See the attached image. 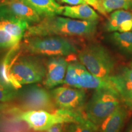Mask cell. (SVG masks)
Segmentation results:
<instances>
[{"instance_id":"1","label":"cell","mask_w":132,"mask_h":132,"mask_svg":"<svg viewBox=\"0 0 132 132\" xmlns=\"http://www.w3.org/2000/svg\"><path fill=\"white\" fill-rule=\"evenodd\" d=\"M98 20H81L57 15L42 19L29 26L24 34L25 38L48 36L87 37L95 34Z\"/></svg>"},{"instance_id":"2","label":"cell","mask_w":132,"mask_h":132,"mask_svg":"<svg viewBox=\"0 0 132 132\" xmlns=\"http://www.w3.org/2000/svg\"><path fill=\"white\" fill-rule=\"evenodd\" d=\"M78 59L92 75L103 80H109L114 72V59L100 44L87 45L79 52Z\"/></svg>"},{"instance_id":"3","label":"cell","mask_w":132,"mask_h":132,"mask_svg":"<svg viewBox=\"0 0 132 132\" xmlns=\"http://www.w3.org/2000/svg\"><path fill=\"white\" fill-rule=\"evenodd\" d=\"M120 99L115 88L95 90L85 106L87 119L99 128L102 122L120 105Z\"/></svg>"},{"instance_id":"4","label":"cell","mask_w":132,"mask_h":132,"mask_svg":"<svg viewBox=\"0 0 132 132\" xmlns=\"http://www.w3.org/2000/svg\"><path fill=\"white\" fill-rule=\"evenodd\" d=\"M23 49L29 53L48 56H72L77 53V47L73 43L59 36L25 38Z\"/></svg>"},{"instance_id":"5","label":"cell","mask_w":132,"mask_h":132,"mask_svg":"<svg viewBox=\"0 0 132 132\" xmlns=\"http://www.w3.org/2000/svg\"><path fill=\"white\" fill-rule=\"evenodd\" d=\"M11 62L10 73L13 80L22 86L40 82L46 75V68L40 59L32 56H20Z\"/></svg>"},{"instance_id":"6","label":"cell","mask_w":132,"mask_h":132,"mask_svg":"<svg viewBox=\"0 0 132 132\" xmlns=\"http://www.w3.org/2000/svg\"><path fill=\"white\" fill-rule=\"evenodd\" d=\"M64 84L82 89L114 88L110 80L95 77L87 70L81 62H69Z\"/></svg>"},{"instance_id":"7","label":"cell","mask_w":132,"mask_h":132,"mask_svg":"<svg viewBox=\"0 0 132 132\" xmlns=\"http://www.w3.org/2000/svg\"><path fill=\"white\" fill-rule=\"evenodd\" d=\"M21 108L25 111L45 110L54 113L57 110L51 93L37 85H29L18 92Z\"/></svg>"},{"instance_id":"8","label":"cell","mask_w":132,"mask_h":132,"mask_svg":"<svg viewBox=\"0 0 132 132\" xmlns=\"http://www.w3.org/2000/svg\"><path fill=\"white\" fill-rule=\"evenodd\" d=\"M56 108L70 111H85L86 93L82 89L58 87L51 91Z\"/></svg>"},{"instance_id":"9","label":"cell","mask_w":132,"mask_h":132,"mask_svg":"<svg viewBox=\"0 0 132 132\" xmlns=\"http://www.w3.org/2000/svg\"><path fill=\"white\" fill-rule=\"evenodd\" d=\"M16 118L23 120L36 131H46L57 123H68L65 116L56 112L45 110H31L18 113Z\"/></svg>"},{"instance_id":"10","label":"cell","mask_w":132,"mask_h":132,"mask_svg":"<svg viewBox=\"0 0 132 132\" xmlns=\"http://www.w3.org/2000/svg\"><path fill=\"white\" fill-rule=\"evenodd\" d=\"M0 16H9L35 24L42 18L24 0H3L0 1Z\"/></svg>"},{"instance_id":"11","label":"cell","mask_w":132,"mask_h":132,"mask_svg":"<svg viewBox=\"0 0 132 132\" xmlns=\"http://www.w3.org/2000/svg\"><path fill=\"white\" fill-rule=\"evenodd\" d=\"M109 80L118 92L123 105L132 111V68H121Z\"/></svg>"},{"instance_id":"12","label":"cell","mask_w":132,"mask_h":132,"mask_svg":"<svg viewBox=\"0 0 132 132\" xmlns=\"http://www.w3.org/2000/svg\"><path fill=\"white\" fill-rule=\"evenodd\" d=\"M68 64L67 59L62 56L52 57L48 60L44 81L47 88L52 89L64 84Z\"/></svg>"},{"instance_id":"13","label":"cell","mask_w":132,"mask_h":132,"mask_svg":"<svg viewBox=\"0 0 132 132\" xmlns=\"http://www.w3.org/2000/svg\"><path fill=\"white\" fill-rule=\"evenodd\" d=\"M108 32H128L132 30V12L125 10H117L110 15L105 24Z\"/></svg>"},{"instance_id":"14","label":"cell","mask_w":132,"mask_h":132,"mask_svg":"<svg viewBox=\"0 0 132 132\" xmlns=\"http://www.w3.org/2000/svg\"><path fill=\"white\" fill-rule=\"evenodd\" d=\"M127 108L120 104L100 125V132H120L127 116Z\"/></svg>"},{"instance_id":"15","label":"cell","mask_w":132,"mask_h":132,"mask_svg":"<svg viewBox=\"0 0 132 132\" xmlns=\"http://www.w3.org/2000/svg\"><path fill=\"white\" fill-rule=\"evenodd\" d=\"M62 15L81 20H98V15L89 4L62 6Z\"/></svg>"},{"instance_id":"16","label":"cell","mask_w":132,"mask_h":132,"mask_svg":"<svg viewBox=\"0 0 132 132\" xmlns=\"http://www.w3.org/2000/svg\"><path fill=\"white\" fill-rule=\"evenodd\" d=\"M41 17L55 16L62 14V6L55 0H24Z\"/></svg>"},{"instance_id":"17","label":"cell","mask_w":132,"mask_h":132,"mask_svg":"<svg viewBox=\"0 0 132 132\" xmlns=\"http://www.w3.org/2000/svg\"><path fill=\"white\" fill-rule=\"evenodd\" d=\"M29 26L30 23L26 21L9 16H0V28L20 40Z\"/></svg>"},{"instance_id":"18","label":"cell","mask_w":132,"mask_h":132,"mask_svg":"<svg viewBox=\"0 0 132 132\" xmlns=\"http://www.w3.org/2000/svg\"><path fill=\"white\" fill-rule=\"evenodd\" d=\"M111 39L120 50L132 56V32H114Z\"/></svg>"},{"instance_id":"19","label":"cell","mask_w":132,"mask_h":132,"mask_svg":"<svg viewBox=\"0 0 132 132\" xmlns=\"http://www.w3.org/2000/svg\"><path fill=\"white\" fill-rule=\"evenodd\" d=\"M102 5L106 14L117 10L131 9L132 0H103L102 1Z\"/></svg>"},{"instance_id":"20","label":"cell","mask_w":132,"mask_h":132,"mask_svg":"<svg viewBox=\"0 0 132 132\" xmlns=\"http://www.w3.org/2000/svg\"><path fill=\"white\" fill-rule=\"evenodd\" d=\"M98 129V127L87 119L81 122L69 123L64 132H96Z\"/></svg>"},{"instance_id":"21","label":"cell","mask_w":132,"mask_h":132,"mask_svg":"<svg viewBox=\"0 0 132 132\" xmlns=\"http://www.w3.org/2000/svg\"><path fill=\"white\" fill-rule=\"evenodd\" d=\"M20 40L0 28V48H12L20 44Z\"/></svg>"},{"instance_id":"22","label":"cell","mask_w":132,"mask_h":132,"mask_svg":"<svg viewBox=\"0 0 132 132\" xmlns=\"http://www.w3.org/2000/svg\"><path fill=\"white\" fill-rule=\"evenodd\" d=\"M18 90L7 86L0 85V102H9L17 97Z\"/></svg>"},{"instance_id":"23","label":"cell","mask_w":132,"mask_h":132,"mask_svg":"<svg viewBox=\"0 0 132 132\" xmlns=\"http://www.w3.org/2000/svg\"><path fill=\"white\" fill-rule=\"evenodd\" d=\"M87 4L93 6L94 8L103 15H106L105 11L102 7L101 0H84Z\"/></svg>"},{"instance_id":"24","label":"cell","mask_w":132,"mask_h":132,"mask_svg":"<svg viewBox=\"0 0 132 132\" xmlns=\"http://www.w3.org/2000/svg\"><path fill=\"white\" fill-rule=\"evenodd\" d=\"M64 123H57L53 125L52 127L46 130V132H64Z\"/></svg>"},{"instance_id":"25","label":"cell","mask_w":132,"mask_h":132,"mask_svg":"<svg viewBox=\"0 0 132 132\" xmlns=\"http://www.w3.org/2000/svg\"><path fill=\"white\" fill-rule=\"evenodd\" d=\"M62 3H67V4L72 5V6H77L79 4H87L84 0H61Z\"/></svg>"},{"instance_id":"26","label":"cell","mask_w":132,"mask_h":132,"mask_svg":"<svg viewBox=\"0 0 132 132\" xmlns=\"http://www.w3.org/2000/svg\"><path fill=\"white\" fill-rule=\"evenodd\" d=\"M4 109H6V105L0 103V111H3Z\"/></svg>"},{"instance_id":"27","label":"cell","mask_w":132,"mask_h":132,"mask_svg":"<svg viewBox=\"0 0 132 132\" xmlns=\"http://www.w3.org/2000/svg\"><path fill=\"white\" fill-rule=\"evenodd\" d=\"M127 132H132V123H131V126L130 127L129 129H128Z\"/></svg>"},{"instance_id":"28","label":"cell","mask_w":132,"mask_h":132,"mask_svg":"<svg viewBox=\"0 0 132 132\" xmlns=\"http://www.w3.org/2000/svg\"><path fill=\"white\" fill-rule=\"evenodd\" d=\"M3 85V84L2 83V82H1V81H0V85Z\"/></svg>"},{"instance_id":"29","label":"cell","mask_w":132,"mask_h":132,"mask_svg":"<svg viewBox=\"0 0 132 132\" xmlns=\"http://www.w3.org/2000/svg\"><path fill=\"white\" fill-rule=\"evenodd\" d=\"M130 67H131V68H132V63L131 64V65H130Z\"/></svg>"},{"instance_id":"30","label":"cell","mask_w":132,"mask_h":132,"mask_svg":"<svg viewBox=\"0 0 132 132\" xmlns=\"http://www.w3.org/2000/svg\"><path fill=\"white\" fill-rule=\"evenodd\" d=\"M3 1V0H0V1Z\"/></svg>"},{"instance_id":"31","label":"cell","mask_w":132,"mask_h":132,"mask_svg":"<svg viewBox=\"0 0 132 132\" xmlns=\"http://www.w3.org/2000/svg\"><path fill=\"white\" fill-rule=\"evenodd\" d=\"M57 1H60V0H57Z\"/></svg>"},{"instance_id":"32","label":"cell","mask_w":132,"mask_h":132,"mask_svg":"<svg viewBox=\"0 0 132 132\" xmlns=\"http://www.w3.org/2000/svg\"><path fill=\"white\" fill-rule=\"evenodd\" d=\"M101 1H103V0H101Z\"/></svg>"}]
</instances>
